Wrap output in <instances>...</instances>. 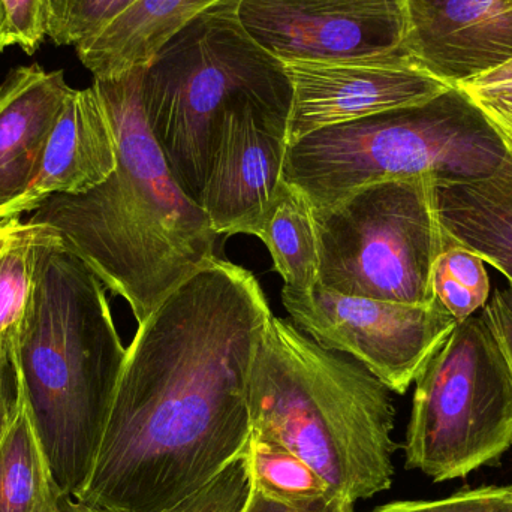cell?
<instances>
[{
    "mask_svg": "<svg viewBox=\"0 0 512 512\" xmlns=\"http://www.w3.org/2000/svg\"><path fill=\"white\" fill-rule=\"evenodd\" d=\"M271 316L254 274L218 256L174 289L126 348L72 498L114 512L170 511L243 456L249 372Z\"/></svg>",
    "mask_w": 512,
    "mask_h": 512,
    "instance_id": "cell-1",
    "label": "cell"
},
{
    "mask_svg": "<svg viewBox=\"0 0 512 512\" xmlns=\"http://www.w3.org/2000/svg\"><path fill=\"white\" fill-rule=\"evenodd\" d=\"M141 80L143 68L93 78L116 138V170L83 194L48 198L27 221L51 228L129 304L138 325L216 258L219 239L165 162L144 114Z\"/></svg>",
    "mask_w": 512,
    "mask_h": 512,
    "instance_id": "cell-2",
    "label": "cell"
},
{
    "mask_svg": "<svg viewBox=\"0 0 512 512\" xmlns=\"http://www.w3.org/2000/svg\"><path fill=\"white\" fill-rule=\"evenodd\" d=\"M391 393L354 358L273 315L249 372L251 432L285 445L357 504L393 486Z\"/></svg>",
    "mask_w": 512,
    "mask_h": 512,
    "instance_id": "cell-3",
    "label": "cell"
},
{
    "mask_svg": "<svg viewBox=\"0 0 512 512\" xmlns=\"http://www.w3.org/2000/svg\"><path fill=\"white\" fill-rule=\"evenodd\" d=\"M125 358L105 286L57 239L39 262L17 363L65 496L86 480Z\"/></svg>",
    "mask_w": 512,
    "mask_h": 512,
    "instance_id": "cell-4",
    "label": "cell"
},
{
    "mask_svg": "<svg viewBox=\"0 0 512 512\" xmlns=\"http://www.w3.org/2000/svg\"><path fill=\"white\" fill-rule=\"evenodd\" d=\"M285 65L240 23L239 0H221L177 32L143 68L150 131L176 182L200 204L225 114L242 99L291 107Z\"/></svg>",
    "mask_w": 512,
    "mask_h": 512,
    "instance_id": "cell-5",
    "label": "cell"
},
{
    "mask_svg": "<svg viewBox=\"0 0 512 512\" xmlns=\"http://www.w3.org/2000/svg\"><path fill=\"white\" fill-rule=\"evenodd\" d=\"M507 147L471 96L450 87L420 104L312 132L286 147L282 179L324 209L357 189L430 174L436 180L490 176Z\"/></svg>",
    "mask_w": 512,
    "mask_h": 512,
    "instance_id": "cell-6",
    "label": "cell"
},
{
    "mask_svg": "<svg viewBox=\"0 0 512 512\" xmlns=\"http://www.w3.org/2000/svg\"><path fill=\"white\" fill-rule=\"evenodd\" d=\"M313 216L325 288L393 303L436 300V261L453 243L439 218L436 177L373 183Z\"/></svg>",
    "mask_w": 512,
    "mask_h": 512,
    "instance_id": "cell-7",
    "label": "cell"
},
{
    "mask_svg": "<svg viewBox=\"0 0 512 512\" xmlns=\"http://www.w3.org/2000/svg\"><path fill=\"white\" fill-rule=\"evenodd\" d=\"M511 447V367L483 310L456 325L415 381L405 465L448 483Z\"/></svg>",
    "mask_w": 512,
    "mask_h": 512,
    "instance_id": "cell-8",
    "label": "cell"
},
{
    "mask_svg": "<svg viewBox=\"0 0 512 512\" xmlns=\"http://www.w3.org/2000/svg\"><path fill=\"white\" fill-rule=\"evenodd\" d=\"M294 325L322 348L363 364L393 393L405 394L459 322L436 298L393 303L339 294L316 283L310 294L282 289Z\"/></svg>",
    "mask_w": 512,
    "mask_h": 512,
    "instance_id": "cell-9",
    "label": "cell"
},
{
    "mask_svg": "<svg viewBox=\"0 0 512 512\" xmlns=\"http://www.w3.org/2000/svg\"><path fill=\"white\" fill-rule=\"evenodd\" d=\"M239 18L283 63L409 57L405 0H239Z\"/></svg>",
    "mask_w": 512,
    "mask_h": 512,
    "instance_id": "cell-10",
    "label": "cell"
},
{
    "mask_svg": "<svg viewBox=\"0 0 512 512\" xmlns=\"http://www.w3.org/2000/svg\"><path fill=\"white\" fill-rule=\"evenodd\" d=\"M283 65L292 90L288 144L319 129L429 101L451 87L409 57Z\"/></svg>",
    "mask_w": 512,
    "mask_h": 512,
    "instance_id": "cell-11",
    "label": "cell"
},
{
    "mask_svg": "<svg viewBox=\"0 0 512 512\" xmlns=\"http://www.w3.org/2000/svg\"><path fill=\"white\" fill-rule=\"evenodd\" d=\"M291 107L242 99L225 114L201 207L221 236L245 234L282 183Z\"/></svg>",
    "mask_w": 512,
    "mask_h": 512,
    "instance_id": "cell-12",
    "label": "cell"
},
{
    "mask_svg": "<svg viewBox=\"0 0 512 512\" xmlns=\"http://www.w3.org/2000/svg\"><path fill=\"white\" fill-rule=\"evenodd\" d=\"M415 65L462 87L512 60V0H405Z\"/></svg>",
    "mask_w": 512,
    "mask_h": 512,
    "instance_id": "cell-13",
    "label": "cell"
},
{
    "mask_svg": "<svg viewBox=\"0 0 512 512\" xmlns=\"http://www.w3.org/2000/svg\"><path fill=\"white\" fill-rule=\"evenodd\" d=\"M71 92L63 71L36 63L12 69L0 83V221L18 218Z\"/></svg>",
    "mask_w": 512,
    "mask_h": 512,
    "instance_id": "cell-14",
    "label": "cell"
},
{
    "mask_svg": "<svg viewBox=\"0 0 512 512\" xmlns=\"http://www.w3.org/2000/svg\"><path fill=\"white\" fill-rule=\"evenodd\" d=\"M116 138L95 87L72 89L45 144L38 174L18 207L35 212L54 195H77L116 170Z\"/></svg>",
    "mask_w": 512,
    "mask_h": 512,
    "instance_id": "cell-15",
    "label": "cell"
},
{
    "mask_svg": "<svg viewBox=\"0 0 512 512\" xmlns=\"http://www.w3.org/2000/svg\"><path fill=\"white\" fill-rule=\"evenodd\" d=\"M442 227L451 240L501 271L512 286V156L474 180H436Z\"/></svg>",
    "mask_w": 512,
    "mask_h": 512,
    "instance_id": "cell-16",
    "label": "cell"
},
{
    "mask_svg": "<svg viewBox=\"0 0 512 512\" xmlns=\"http://www.w3.org/2000/svg\"><path fill=\"white\" fill-rule=\"evenodd\" d=\"M221 0H137L92 38L75 45L93 78H116L146 68L194 18Z\"/></svg>",
    "mask_w": 512,
    "mask_h": 512,
    "instance_id": "cell-17",
    "label": "cell"
},
{
    "mask_svg": "<svg viewBox=\"0 0 512 512\" xmlns=\"http://www.w3.org/2000/svg\"><path fill=\"white\" fill-rule=\"evenodd\" d=\"M63 498L23 391L0 433V512H60Z\"/></svg>",
    "mask_w": 512,
    "mask_h": 512,
    "instance_id": "cell-18",
    "label": "cell"
},
{
    "mask_svg": "<svg viewBox=\"0 0 512 512\" xmlns=\"http://www.w3.org/2000/svg\"><path fill=\"white\" fill-rule=\"evenodd\" d=\"M245 234L259 237L282 276L286 291L306 295L319 279L318 234L313 207L294 186L282 179L267 209Z\"/></svg>",
    "mask_w": 512,
    "mask_h": 512,
    "instance_id": "cell-19",
    "label": "cell"
},
{
    "mask_svg": "<svg viewBox=\"0 0 512 512\" xmlns=\"http://www.w3.org/2000/svg\"><path fill=\"white\" fill-rule=\"evenodd\" d=\"M26 224V230L0 251V349L15 360L35 294L39 262L45 249L59 239L45 225Z\"/></svg>",
    "mask_w": 512,
    "mask_h": 512,
    "instance_id": "cell-20",
    "label": "cell"
},
{
    "mask_svg": "<svg viewBox=\"0 0 512 512\" xmlns=\"http://www.w3.org/2000/svg\"><path fill=\"white\" fill-rule=\"evenodd\" d=\"M246 456L251 486L274 501L303 508L334 495L312 466L270 436L251 432Z\"/></svg>",
    "mask_w": 512,
    "mask_h": 512,
    "instance_id": "cell-21",
    "label": "cell"
},
{
    "mask_svg": "<svg viewBox=\"0 0 512 512\" xmlns=\"http://www.w3.org/2000/svg\"><path fill=\"white\" fill-rule=\"evenodd\" d=\"M137 0H51L48 38L59 45L92 38Z\"/></svg>",
    "mask_w": 512,
    "mask_h": 512,
    "instance_id": "cell-22",
    "label": "cell"
},
{
    "mask_svg": "<svg viewBox=\"0 0 512 512\" xmlns=\"http://www.w3.org/2000/svg\"><path fill=\"white\" fill-rule=\"evenodd\" d=\"M370 512H512V486L463 489L435 501H403Z\"/></svg>",
    "mask_w": 512,
    "mask_h": 512,
    "instance_id": "cell-23",
    "label": "cell"
},
{
    "mask_svg": "<svg viewBox=\"0 0 512 512\" xmlns=\"http://www.w3.org/2000/svg\"><path fill=\"white\" fill-rule=\"evenodd\" d=\"M51 0H3L9 35L27 54L39 50L48 38Z\"/></svg>",
    "mask_w": 512,
    "mask_h": 512,
    "instance_id": "cell-24",
    "label": "cell"
},
{
    "mask_svg": "<svg viewBox=\"0 0 512 512\" xmlns=\"http://www.w3.org/2000/svg\"><path fill=\"white\" fill-rule=\"evenodd\" d=\"M435 271L465 286L481 300L489 301V274L484 267L483 259L469 249L457 243H451L436 261Z\"/></svg>",
    "mask_w": 512,
    "mask_h": 512,
    "instance_id": "cell-25",
    "label": "cell"
},
{
    "mask_svg": "<svg viewBox=\"0 0 512 512\" xmlns=\"http://www.w3.org/2000/svg\"><path fill=\"white\" fill-rule=\"evenodd\" d=\"M354 507L355 504L337 495L328 496L309 507H289V505L268 498L264 493L251 486L242 512H354Z\"/></svg>",
    "mask_w": 512,
    "mask_h": 512,
    "instance_id": "cell-26",
    "label": "cell"
},
{
    "mask_svg": "<svg viewBox=\"0 0 512 512\" xmlns=\"http://www.w3.org/2000/svg\"><path fill=\"white\" fill-rule=\"evenodd\" d=\"M21 396L23 385L17 360L0 349V433L18 408Z\"/></svg>",
    "mask_w": 512,
    "mask_h": 512,
    "instance_id": "cell-27",
    "label": "cell"
},
{
    "mask_svg": "<svg viewBox=\"0 0 512 512\" xmlns=\"http://www.w3.org/2000/svg\"><path fill=\"white\" fill-rule=\"evenodd\" d=\"M483 111L490 125L501 137L507 152L512 156V93L511 95L480 96L469 95Z\"/></svg>",
    "mask_w": 512,
    "mask_h": 512,
    "instance_id": "cell-28",
    "label": "cell"
},
{
    "mask_svg": "<svg viewBox=\"0 0 512 512\" xmlns=\"http://www.w3.org/2000/svg\"><path fill=\"white\" fill-rule=\"evenodd\" d=\"M468 95L498 96L512 93V60L460 87Z\"/></svg>",
    "mask_w": 512,
    "mask_h": 512,
    "instance_id": "cell-29",
    "label": "cell"
},
{
    "mask_svg": "<svg viewBox=\"0 0 512 512\" xmlns=\"http://www.w3.org/2000/svg\"><path fill=\"white\" fill-rule=\"evenodd\" d=\"M484 310L489 315L493 328L498 334L499 342H501L502 349L507 355L512 372V313L496 292L490 298V303L484 306Z\"/></svg>",
    "mask_w": 512,
    "mask_h": 512,
    "instance_id": "cell-30",
    "label": "cell"
},
{
    "mask_svg": "<svg viewBox=\"0 0 512 512\" xmlns=\"http://www.w3.org/2000/svg\"><path fill=\"white\" fill-rule=\"evenodd\" d=\"M26 227V222H21L18 218L0 221V251H2L6 245H9L18 234L23 233Z\"/></svg>",
    "mask_w": 512,
    "mask_h": 512,
    "instance_id": "cell-31",
    "label": "cell"
},
{
    "mask_svg": "<svg viewBox=\"0 0 512 512\" xmlns=\"http://www.w3.org/2000/svg\"><path fill=\"white\" fill-rule=\"evenodd\" d=\"M11 45H14V42H12L11 35H9L5 6H3V0H0V53Z\"/></svg>",
    "mask_w": 512,
    "mask_h": 512,
    "instance_id": "cell-32",
    "label": "cell"
},
{
    "mask_svg": "<svg viewBox=\"0 0 512 512\" xmlns=\"http://www.w3.org/2000/svg\"><path fill=\"white\" fill-rule=\"evenodd\" d=\"M60 512H86V507H84L83 502L78 501V499L72 498V496H65Z\"/></svg>",
    "mask_w": 512,
    "mask_h": 512,
    "instance_id": "cell-33",
    "label": "cell"
},
{
    "mask_svg": "<svg viewBox=\"0 0 512 512\" xmlns=\"http://www.w3.org/2000/svg\"><path fill=\"white\" fill-rule=\"evenodd\" d=\"M496 294L501 297V300L504 301L505 306L510 309V312L512 313V286H508V288L504 289H498L496 291Z\"/></svg>",
    "mask_w": 512,
    "mask_h": 512,
    "instance_id": "cell-34",
    "label": "cell"
}]
</instances>
